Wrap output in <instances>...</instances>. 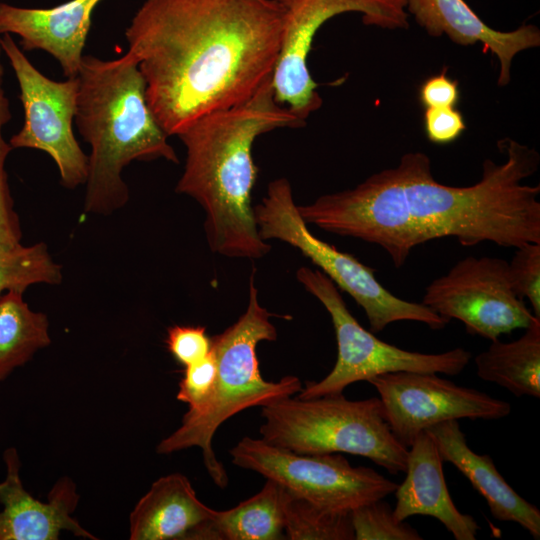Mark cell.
Segmentation results:
<instances>
[{
  "label": "cell",
  "instance_id": "8fae6325",
  "mask_svg": "<svg viewBox=\"0 0 540 540\" xmlns=\"http://www.w3.org/2000/svg\"><path fill=\"white\" fill-rule=\"evenodd\" d=\"M1 47L18 81L24 110L22 128L11 137L12 148H30L47 153L55 162L60 183L67 189L85 184L88 156L77 142L73 122L76 114L78 79L54 81L42 74L15 43L1 34Z\"/></svg>",
  "mask_w": 540,
  "mask_h": 540
},
{
  "label": "cell",
  "instance_id": "7402d4cb",
  "mask_svg": "<svg viewBox=\"0 0 540 540\" xmlns=\"http://www.w3.org/2000/svg\"><path fill=\"white\" fill-rule=\"evenodd\" d=\"M48 319L32 311L23 293L8 291L0 297V381L50 344Z\"/></svg>",
  "mask_w": 540,
  "mask_h": 540
},
{
  "label": "cell",
  "instance_id": "4dcf8cb0",
  "mask_svg": "<svg viewBox=\"0 0 540 540\" xmlns=\"http://www.w3.org/2000/svg\"><path fill=\"white\" fill-rule=\"evenodd\" d=\"M419 97L425 108L454 107L459 100L458 83L451 80L444 71L428 78L421 85Z\"/></svg>",
  "mask_w": 540,
  "mask_h": 540
},
{
  "label": "cell",
  "instance_id": "1f68e13d",
  "mask_svg": "<svg viewBox=\"0 0 540 540\" xmlns=\"http://www.w3.org/2000/svg\"><path fill=\"white\" fill-rule=\"evenodd\" d=\"M2 47H1V35H0V76L1 75H4V70H3V66L1 64V54H2Z\"/></svg>",
  "mask_w": 540,
  "mask_h": 540
},
{
  "label": "cell",
  "instance_id": "7a4b0ae2",
  "mask_svg": "<svg viewBox=\"0 0 540 540\" xmlns=\"http://www.w3.org/2000/svg\"><path fill=\"white\" fill-rule=\"evenodd\" d=\"M282 28L275 0H144L125 37L151 111L177 136L272 80Z\"/></svg>",
  "mask_w": 540,
  "mask_h": 540
},
{
  "label": "cell",
  "instance_id": "6da1fadb",
  "mask_svg": "<svg viewBox=\"0 0 540 540\" xmlns=\"http://www.w3.org/2000/svg\"><path fill=\"white\" fill-rule=\"evenodd\" d=\"M498 147L506 160L486 159L481 179L471 186L438 182L430 158L409 152L356 187L297 209L306 224L381 247L396 268L415 247L444 237L465 247L540 244V185L523 183L537 171L539 153L509 138Z\"/></svg>",
  "mask_w": 540,
  "mask_h": 540
},
{
  "label": "cell",
  "instance_id": "9a60e30c",
  "mask_svg": "<svg viewBox=\"0 0 540 540\" xmlns=\"http://www.w3.org/2000/svg\"><path fill=\"white\" fill-rule=\"evenodd\" d=\"M103 0H69L50 8L0 3V35L20 37L23 50H43L67 78L77 77L95 8Z\"/></svg>",
  "mask_w": 540,
  "mask_h": 540
},
{
  "label": "cell",
  "instance_id": "5b68a950",
  "mask_svg": "<svg viewBox=\"0 0 540 540\" xmlns=\"http://www.w3.org/2000/svg\"><path fill=\"white\" fill-rule=\"evenodd\" d=\"M271 316L258 301L252 275L245 312L234 324L211 338V348L217 361L212 398L202 411L185 413L180 427L156 447L158 454L201 448L206 470L221 489L226 488L228 476L212 447L214 434L220 425L242 410L263 407L293 396L303 388L296 376L288 375L278 382H271L266 381L260 373L257 345L262 341L277 339Z\"/></svg>",
  "mask_w": 540,
  "mask_h": 540
},
{
  "label": "cell",
  "instance_id": "603a6c76",
  "mask_svg": "<svg viewBox=\"0 0 540 540\" xmlns=\"http://www.w3.org/2000/svg\"><path fill=\"white\" fill-rule=\"evenodd\" d=\"M284 533L290 540H355L350 512L321 507L288 491Z\"/></svg>",
  "mask_w": 540,
  "mask_h": 540
},
{
  "label": "cell",
  "instance_id": "4fadbf2b",
  "mask_svg": "<svg viewBox=\"0 0 540 540\" xmlns=\"http://www.w3.org/2000/svg\"><path fill=\"white\" fill-rule=\"evenodd\" d=\"M380 395L393 435L407 448L422 431L448 420L500 419L511 405L476 389L463 387L437 373L397 371L368 381Z\"/></svg>",
  "mask_w": 540,
  "mask_h": 540
},
{
  "label": "cell",
  "instance_id": "f1b7e54d",
  "mask_svg": "<svg viewBox=\"0 0 540 540\" xmlns=\"http://www.w3.org/2000/svg\"><path fill=\"white\" fill-rule=\"evenodd\" d=\"M166 345L172 356L187 367L211 351V338L203 326L174 325L167 329Z\"/></svg>",
  "mask_w": 540,
  "mask_h": 540
},
{
  "label": "cell",
  "instance_id": "3957f363",
  "mask_svg": "<svg viewBox=\"0 0 540 540\" xmlns=\"http://www.w3.org/2000/svg\"><path fill=\"white\" fill-rule=\"evenodd\" d=\"M304 124L276 101L269 81L247 101L206 114L177 135L186 161L175 190L203 208L212 252L259 259L270 251L259 236L251 202L257 178L252 146L261 134Z\"/></svg>",
  "mask_w": 540,
  "mask_h": 540
},
{
  "label": "cell",
  "instance_id": "30bf717a",
  "mask_svg": "<svg viewBox=\"0 0 540 540\" xmlns=\"http://www.w3.org/2000/svg\"><path fill=\"white\" fill-rule=\"evenodd\" d=\"M283 13L282 41L272 75L276 101L304 122L322 105L317 83L307 66L320 27L332 17L356 12L366 25L384 29L409 27L406 0H275Z\"/></svg>",
  "mask_w": 540,
  "mask_h": 540
},
{
  "label": "cell",
  "instance_id": "9c48e42d",
  "mask_svg": "<svg viewBox=\"0 0 540 540\" xmlns=\"http://www.w3.org/2000/svg\"><path fill=\"white\" fill-rule=\"evenodd\" d=\"M234 465L282 485L321 507L350 512L394 493L397 484L369 467H353L339 453L298 454L263 439L242 438L231 450Z\"/></svg>",
  "mask_w": 540,
  "mask_h": 540
},
{
  "label": "cell",
  "instance_id": "d4e9b609",
  "mask_svg": "<svg viewBox=\"0 0 540 540\" xmlns=\"http://www.w3.org/2000/svg\"><path fill=\"white\" fill-rule=\"evenodd\" d=\"M355 540H421L423 537L408 523L396 519L383 499L350 511Z\"/></svg>",
  "mask_w": 540,
  "mask_h": 540
},
{
  "label": "cell",
  "instance_id": "277c9868",
  "mask_svg": "<svg viewBox=\"0 0 540 540\" xmlns=\"http://www.w3.org/2000/svg\"><path fill=\"white\" fill-rule=\"evenodd\" d=\"M77 79L74 122L91 150L84 210L109 215L128 201L121 174L129 163L179 160L149 107L145 79L130 52L111 60L84 55Z\"/></svg>",
  "mask_w": 540,
  "mask_h": 540
},
{
  "label": "cell",
  "instance_id": "8992f818",
  "mask_svg": "<svg viewBox=\"0 0 540 540\" xmlns=\"http://www.w3.org/2000/svg\"><path fill=\"white\" fill-rule=\"evenodd\" d=\"M261 416V439L271 445L307 455L348 453L394 475L406 471L408 448L390 430L380 398L290 396L263 406Z\"/></svg>",
  "mask_w": 540,
  "mask_h": 540
},
{
  "label": "cell",
  "instance_id": "ac0fdd59",
  "mask_svg": "<svg viewBox=\"0 0 540 540\" xmlns=\"http://www.w3.org/2000/svg\"><path fill=\"white\" fill-rule=\"evenodd\" d=\"M216 510L180 473L156 480L130 514L131 540H206Z\"/></svg>",
  "mask_w": 540,
  "mask_h": 540
},
{
  "label": "cell",
  "instance_id": "484cf974",
  "mask_svg": "<svg viewBox=\"0 0 540 540\" xmlns=\"http://www.w3.org/2000/svg\"><path fill=\"white\" fill-rule=\"evenodd\" d=\"M9 100L3 88V75L0 76V251L9 250L21 244L20 221L14 210L5 162L13 149L3 137V127L11 119Z\"/></svg>",
  "mask_w": 540,
  "mask_h": 540
},
{
  "label": "cell",
  "instance_id": "7c38bea8",
  "mask_svg": "<svg viewBox=\"0 0 540 540\" xmlns=\"http://www.w3.org/2000/svg\"><path fill=\"white\" fill-rule=\"evenodd\" d=\"M421 303L448 323L459 320L469 334L490 341L526 329L536 317L513 291L508 262L488 256L459 260L426 287Z\"/></svg>",
  "mask_w": 540,
  "mask_h": 540
},
{
  "label": "cell",
  "instance_id": "f546056e",
  "mask_svg": "<svg viewBox=\"0 0 540 540\" xmlns=\"http://www.w3.org/2000/svg\"><path fill=\"white\" fill-rule=\"evenodd\" d=\"M424 129L427 138L435 144H448L466 129L464 118L454 107L425 108Z\"/></svg>",
  "mask_w": 540,
  "mask_h": 540
},
{
  "label": "cell",
  "instance_id": "cb8c5ba5",
  "mask_svg": "<svg viewBox=\"0 0 540 540\" xmlns=\"http://www.w3.org/2000/svg\"><path fill=\"white\" fill-rule=\"evenodd\" d=\"M61 281V266L42 242L0 251V297L8 291L23 293L32 284L57 285Z\"/></svg>",
  "mask_w": 540,
  "mask_h": 540
},
{
  "label": "cell",
  "instance_id": "52a82bcc",
  "mask_svg": "<svg viewBox=\"0 0 540 540\" xmlns=\"http://www.w3.org/2000/svg\"><path fill=\"white\" fill-rule=\"evenodd\" d=\"M253 211L261 239L280 240L298 249L362 307L372 333L381 332L397 321L420 322L433 330L448 324L421 302L395 296L377 280L375 269L313 235L299 214L286 178L271 181L266 195Z\"/></svg>",
  "mask_w": 540,
  "mask_h": 540
},
{
  "label": "cell",
  "instance_id": "4316f807",
  "mask_svg": "<svg viewBox=\"0 0 540 540\" xmlns=\"http://www.w3.org/2000/svg\"><path fill=\"white\" fill-rule=\"evenodd\" d=\"M508 270L513 291L519 298L528 299L534 315L540 318V244L516 248Z\"/></svg>",
  "mask_w": 540,
  "mask_h": 540
},
{
  "label": "cell",
  "instance_id": "ba28073f",
  "mask_svg": "<svg viewBox=\"0 0 540 540\" xmlns=\"http://www.w3.org/2000/svg\"><path fill=\"white\" fill-rule=\"evenodd\" d=\"M296 278L329 313L337 341V359L331 372L319 382H308L298 398L342 393L355 382L397 371L454 376L461 373L471 359V353L463 348L431 354L404 350L384 342L358 323L339 289L319 269L302 266Z\"/></svg>",
  "mask_w": 540,
  "mask_h": 540
},
{
  "label": "cell",
  "instance_id": "83f0119b",
  "mask_svg": "<svg viewBox=\"0 0 540 540\" xmlns=\"http://www.w3.org/2000/svg\"><path fill=\"white\" fill-rule=\"evenodd\" d=\"M216 377L217 361L212 348L205 358L185 367L176 397L188 404L186 413L195 414L207 406L214 392Z\"/></svg>",
  "mask_w": 540,
  "mask_h": 540
},
{
  "label": "cell",
  "instance_id": "2e32d148",
  "mask_svg": "<svg viewBox=\"0 0 540 540\" xmlns=\"http://www.w3.org/2000/svg\"><path fill=\"white\" fill-rule=\"evenodd\" d=\"M406 477L395 489L397 520L413 515L432 516L456 540H475L480 527L468 514L460 512L451 499L443 473V460L432 435L420 432L408 447Z\"/></svg>",
  "mask_w": 540,
  "mask_h": 540
},
{
  "label": "cell",
  "instance_id": "ffe728a7",
  "mask_svg": "<svg viewBox=\"0 0 540 540\" xmlns=\"http://www.w3.org/2000/svg\"><path fill=\"white\" fill-rule=\"evenodd\" d=\"M477 375L517 397H540V318L535 317L517 340L491 341L475 357Z\"/></svg>",
  "mask_w": 540,
  "mask_h": 540
},
{
  "label": "cell",
  "instance_id": "44dd1931",
  "mask_svg": "<svg viewBox=\"0 0 540 540\" xmlns=\"http://www.w3.org/2000/svg\"><path fill=\"white\" fill-rule=\"evenodd\" d=\"M288 491L267 479L254 496L224 511H216L206 540L285 539V506Z\"/></svg>",
  "mask_w": 540,
  "mask_h": 540
},
{
  "label": "cell",
  "instance_id": "d6986e66",
  "mask_svg": "<svg viewBox=\"0 0 540 540\" xmlns=\"http://www.w3.org/2000/svg\"><path fill=\"white\" fill-rule=\"evenodd\" d=\"M434 438L443 462L453 464L484 497L498 521L515 522L535 539L540 538V511L521 497L501 476L492 458L475 453L467 444L458 420L426 429Z\"/></svg>",
  "mask_w": 540,
  "mask_h": 540
},
{
  "label": "cell",
  "instance_id": "5bb4252c",
  "mask_svg": "<svg viewBox=\"0 0 540 540\" xmlns=\"http://www.w3.org/2000/svg\"><path fill=\"white\" fill-rule=\"evenodd\" d=\"M6 477L0 483V540H57L60 532L97 539L72 517L79 494L68 477L59 479L41 502L23 486L20 478V459L14 447L3 454Z\"/></svg>",
  "mask_w": 540,
  "mask_h": 540
},
{
  "label": "cell",
  "instance_id": "e0dca14e",
  "mask_svg": "<svg viewBox=\"0 0 540 540\" xmlns=\"http://www.w3.org/2000/svg\"><path fill=\"white\" fill-rule=\"evenodd\" d=\"M406 11L432 37L446 34L463 46L481 43L484 51H491L500 62V86L510 81L515 55L540 45V31L535 25H522L506 32L492 29L464 0H406Z\"/></svg>",
  "mask_w": 540,
  "mask_h": 540
}]
</instances>
